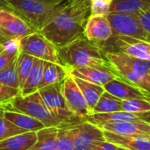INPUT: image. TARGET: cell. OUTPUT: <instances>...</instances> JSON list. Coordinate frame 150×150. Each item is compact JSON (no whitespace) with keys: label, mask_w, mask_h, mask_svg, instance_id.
Here are the masks:
<instances>
[{"label":"cell","mask_w":150,"mask_h":150,"mask_svg":"<svg viewBox=\"0 0 150 150\" xmlns=\"http://www.w3.org/2000/svg\"><path fill=\"white\" fill-rule=\"evenodd\" d=\"M91 15H107L112 0H89Z\"/></svg>","instance_id":"32"},{"label":"cell","mask_w":150,"mask_h":150,"mask_svg":"<svg viewBox=\"0 0 150 150\" xmlns=\"http://www.w3.org/2000/svg\"><path fill=\"white\" fill-rule=\"evenodd\" d=\"M0 41H1V40H0Z\"/></svg>","instance_id":"42"},{"label":"cell","mask_w":150,"mask_h":150,"mask_svg":"<svg viewBox=\"0 0 150 150\" xmlns=\"http://www.w3.org/2000/svg\"><path fill=\"white\" fill-rule=\"evenodd\" d=\"M105 52L119 51L150 62V40L129 37H112L99 44Z\"/></svg>","instance_id":"9"},{"label":"cell","mask_w":150,"mask_h":150,"mask_svg":"<svg viewBox=\"0 0 150 150\" xmlns=\"http://www.w3.org/2000/svg\"><path fill=\"white\" fill-rule=\"evenodd\" d=\"M116 150H129V149H124V148H121V147H117V149Z\"/></svg>","instance_id":"39"},{"label":"cell","mask_w":150,"mask_h":150,"mask_svg":"<svg viewBox=\"0 0 150 150\" xmlns=\"http://www.w3.org/2000/svg\"><path fill=\"white\" fill-rule=\"evenodd\" d=\"M105 56L120 78L150 93V62L119 51L105 52Z\"/></svg>","instance_id":"3"},{"label":"cell","mask_w":150,"mask_h":150,"mask_svg":"<svg viewBox=\"0 0 150 150\" xmlns=\"http://www.w3.org/2000/svg\"><path fill=\"white\" fill-rule=\"evenodd\" d=\"M5 40H1L0 41V53L2 52V50L4 49V42Z\"/></svg>","instance_id":"38"},{"label":"cell","mask_w":150,"mask_h":150,"mask_svg":"<svg viewBox=\"0 0 150 150\" xmlns=\"http://www.w3.org/2000/svg\"><path fill=\"white\" fill-rule=\"evenodd\" d=\"M62 93L69 111L79 120L83 121L86 120L91 112L71 75H69L62 83Z\"/></svg>","instance_id":"10"},{"label":"cell","mask_w":150,"mask_h":150,"mask_svg":"<svg viewBox=\"0 0 150 150\" xmlns=\"http://www.w3.org/2000/svg\"><path fill=\"white\" fill-rule=\"evenodd\" d=\"M20 94L19 89L11 88L0 83V105L10 101L13 98Z\"/></svg>","instance_id":"33"},{"label":"cell","mask_w":150,"mask_h":150,"mask_svg":"<svg viewBox=\"0 0 150 150\" xmlns=\"http://www.w3.org/2000/svg\"><path fill=\"white\" fill-rule=\"evenodd\" d=\"M140 22L150 39V9L139 16Z\"/></svg>","instance_id":"35"},{"label":"cell","mask_w":150,"mask_h":150,"mask_svg":"<svg viewBox=\"0 0 150 150\" xmlns=\"http://www.w3.org/2000/svg\"><path fill=\"white\" fill-rule=\"evenodd\" d=\"M105 91L121 100L134 98H150V93L133 85L121 78H115L104 85Z\"/></svg>","instance_id":"15"},{"label":"cell","mask_w":150,"mask_h":150,"mask_svg":"<svg viewBox=\"0 0 150 150\" xmlns=\"http://www.w3.org/2000/svg\"><path fill=\"white\" fill-rule=\"evenodd\" d=\"M117 147L118 146H116L115 144L105 140L102 142H96L89 150H116Z\"/></svg>","instance_id":"34"},{"label":"cell","mask_w":150,"mask_h":150,"mask_svg":"<svg viewBox=\"0 0 150 150\" xmlns=\"http://www.w3.org/2000/svg\"><path fill=\"white\" fill-rule=\"evenodd\" d=\"M0 107L4 111L20 112L40 121L45 127H59L58 122L46 107L39 91L29 95H18Z\"/></svg>","instance_id":"5"},{"label":"cell","mask_w":150,"mask_h":150,"mask_svg":"<svg viewBox=\"0 0 150 150\" xmlns=\"http://www.w3.org/2000/svg\"><path fill=\"white\" fill-rule=\"evenodd\" d=\"M83 35L91 41L101 44L112 36V29L106 15H90Z\"/></svg>","instance_id":"13"},{"label":"cell","mask_w":150,"mask_h":150,"mask_svg":"<svg viewBox=\"0 0 150 150\" xmlns=\"http://www.w3.org/2000/svg\"><path fill=\"white\" fill-rule=\"evenodd\" d=\"M44 67H45V61L38 58H34L32 70L28 77L26 78L23 87L20 90V95L25 96L39 91L42 80Z\"/></svg>","instance_id":"22"},{"label":"cell","mask_w":150,"mask_h":150,"mask_svg":"<svg viewBox=\"0 0 150 150\" xmlns=\"http://www.w3.org/2000/svg\"><path fill=\"white\" fill-rule=\"evenodd\" d=\"M34 62V57L19 52L17 60V72L19 82V89L23 87L26 78L28 77Z\"/></svg>","instance_id":"28"},{"label":"cell","mask_w":150,"mask_h":150,"mask_svg":"<svg viewBox=\"0 0 150 150\" xmlns=\"http://www.w3.org/2000/svg\"><path fill=\"white\" fill-rule=\"evenodd\" d=\"M74 77V76H73ZM76 84L78 85L86 103L87 105L91 111V112L92 113V110L95 107V105H97L98 99L100 98V97L102 96V94L105 91L104 86L101 85H98L92 83H90L88 81L77 78V77H74Z\"/></svg>","instance_id":"24"},{"label":"cell","mask_w":150,"mask_h":150,"mask_svg":"<svg viewBox=\"0 0 150 150\" xmlns=\"http://www.w3.org/2000/svg\"><path fill=\"white\" fill-rule=\"evenodd\" d=\"M106 16L112 29V37H129L150 40L140 22L139 17L120 12H109Z\"/></svg>","instance_id":"8"},{"label":"cell","mask_w":150,"mask_h":150,"mask_svg":"<svg viewBox=\"0 0 150 150\" xmlns=\"http://www.w3.org/2000/svg\"><path fill=\"white\" fill-rule=\"evenodd\" d=\"M69 73L74 77H77L101 86H104L115 78H120L112 67H84L70 69L69 70Z\"/></svg>","instance_id":"14"},{"label":"cell","mask_w":150,"mask_h":150,"mask_svg":"<svg viewBox=\"0 0 150 150\" xmlns=\"http://www.w3.org/2000/svg\"><path fill=\"white\" fill-rule=\"evenodd\" d=\"M90 15L89 0H68L40 32L56 47H60L83 35Z\"/></svg>","instance_id":"1"},{"label":"cell","mask_w":150,"mask_h":150,"mask_svg":"<svg viewBox=\"0 0 150 150\" xmlns=\"http://www.w3.org/2000/svg\"><path fill=\"white\" fill-rule=\"evenodd\" d=\"M69 75V70L62 64L45 62V67H44L43 76L40 85V89L48 85L60 83L63 82V80Z\"/></svg>","instance_id":"21"},{"label":"cell","mask_w":150,"mask_h":150,"mask_svg":"<svg viewBox=\"0 0 150 150\" xmlns=\"http://www.w3.org/2000/svg\"><path fill=\"white\" fill-rule=\"evenodd\" d=\"M43 1H48V2H55V1H60V0H43Z\"/></svg>","instance_id":"41"},{"label":"cell","mask_w":150,"mask_h":150,"mask_svg":"<svg viewBox=\"0 0 150 150\" xmlns=\"http://www.w3.org/2000/svg\"><path fill=\"white\" fill-rule=\"evenodd\" d=\"M122 100L112 95L111 93L105 91L97 105L92 110V113H107L122 111L121 107ZM91 113V114H92Z\"/></svg>","instance_id":"26"},{"label":"cell","mask_w":150,"mask_h":150,"mask_svg":"<svg viewBox=\"0 0 150 150\" xmlns=\"http://www.w3.org/2000/svg\"><path fill=\"white\" fill-rule=\"evenodd\" d=\"M56 48L60 64L68 70L84 67H111L102 47L84 35Z\"/></svg>","instance_id":"2"},{"label":"cell","mask_w":150,"mask_h":150,"mask_svg":"<svg viewBox=\"0 0 150 150\" xmlns=\"http://www.w3.org/2000/svg\"><path fill=\"white\" fill-rule=\"evenodd\" d=\"M62 83L48 85L38 91L46 107L58 122L59 127L83 121L76 118L68 108L62 93Z\"/></svg>","instance_id":"6"},{"label":"cell","mask_w":150,"mask_h":150,"mask_svg":"<svg viewBox=\"0 0 150 150\" xmlns=\"http://www.w3.org/2000/svg\"><path fill=\"white\" fill-rule=\"evenodd\" d=\"M18 55L0 70V83L15 89H19V82L17 72Z\"/></svg>","instance_id":"27"},{"label":"cell","mask_w":150,"mask_h":150,"mask_svg":"<svg viewBox=\"0 0 150 150\" xmlns=\"http://www.w3.org/2000/svg\"><path fill=\"white\" fill-rule=\"evenodd\" d=\"M8 39L6 38V36L3 33V32L0 30V40H7Z\"/></svg>","instance_id":"37"},{"label":"cell","mask_w":150,"mask_h":150,"mask_svg":"<svg viewBox=\"0 0 150 150\" xmlns=\"http://www.w3.org/2000/svg\"><path fill=\"white\" fill-rule=\"evenodd\" d=\"M4 116L13 125L25 132H38L45 128V126L38 120L20 112L4 110Z\"/></svg>","instance_id":"23"},{"label":"cell","mask_w":150,"mask_h":150,"mask_svg":"<svg viewBox=\"0 0 150 150\" xmlns=\"http://www.w3.org/2000/svg\"><path fill=\"white\" fill-rule=\"evenodd\" d=\"M149 9L150 0H112L109 12H120L139 17Z\"/></svg>","instance_id":"19"},{"label":"cell","mask_w":150,"mask_h":150,"mask_svg":"<svg viewBox=\"0 0 150 150\" xmlns=\"http://www.w3.org/2000/svg\"><path fill=\"white\" fill-rule=\"evenodd\" d=\"M104 131L120 135L150 138V124L144 121H126L114 124H105L100 127Z\"/></svg>","instance_id":"16"},{"label":"cell","mask_w":150,"mask_h":150,"mask_svg":"<svg viewBox=\"0 0 150 150\" xmlns=\"http://www.w3.org/2000/svg\"><path fill=\"white\" fill-rule=\"evenodd\" d=\"M136 115H137V117L142 121H144V122H147V123H149L150 124V112L140 113V114H136Z\"/></svg>","instance_id":"36"},{"label":"cell","mask_w":150,"mask_h":150,"mask_svg":"<svg viewBox=\"0 0 150 150\" xmlns=\"http://www.w3.org/2000/svg\"><path fill=\"white\" fill-rule=\"evenodd\" d=\"M0 30L8 40L21 39L37 30L15 12L0 8Z\"/></svg>","instance_id":"11"},{"label":"cell","mask_w":150,"mask_h":150,"mask_svg":"<svg viewBox=\"0 0 150 150\" xmlns=\"http://www.w3.org/2000/svg\"><path fill=\"white\" fill-rule=\"evenodd\" d=\"M74 150H89L98 142L105 141L104 130L86 120L72 125Z\"/></svg>","instance_id":"12"},{"label":"cell","mask_w":150,"mask_h":150,"mask_svg":"<svg viewBox=\"0 0 150 150\" xmlns=\"http://www.w3.org/2000/svg\"><path fill=\"white\" fill-rule=\"evenodd\" d=\"M122 111L140 114L150 112V98H134L128 100H122Z\"/></svg>","instance_id":"29"},{"label":"cell","mask_w":150,"mask_h":150,"mask_svg":"<svg viewBox=\"0 0 150 150\" xmlns=\"http://www.w3.org/2000/svg\"><path fill=\"white\" fill-rule=\"evenodd\" d=\"M22 133H25V131L6 120L4 116V110L0 107V141Z\"/></svg>","instance_id":"31"},{"label":"cell","mask_w":150,"mask_h":150,"mask_svg":"<svg viewBox=\"0 0 150 150\" xmlns=\"http://www.w3.org/2000/svg\"><path fill=\"white\" fill-rule=\"evenodd\" d=\"M68 0L48 2L43 0H4L3 8L11 11L40 32L64 6Z\"/></svg>","instance_id":"4"},{"label":"cell","mask_w":150,"mask_h":150,"mask_svg":"<svg viewBox=\"0 0 150 150\" xmlns=\"http://www.w3.org/2000/svg\"><path fill=\"white\" fill-rule=\"evenodd\" d=\"M3 3H4V0H0V8H3Z\"/></svg>","instance_id":"40"},{"label":"cell","mask_w":150,"mask_h":150,"mask_svg":"<svg viewBox=\"0 0 150 150\" xmlns=\"http://www.w3.org/2000/svg\"><path fill=\"white\" fill-rule=\"evenodd\" d=\"M56 141L58 150H74L72 125L57 127Z\"/></svg>","instance_id":"30"},{"label":"cell","mask_w":150,"mask_h":150,"mask_svg":"<svg viewBox=\"0 0 150 150\" xmlns=\"http://www.w3.org/2000/svg\"><path fill=\"white\" fill-rule=\"evenodd\" d=\"M19 49L20 52L29 54L34 58H38L45 62L60 63L56 47L40 32L37 31L21 38L19 40Z\"/></svg>","instance_id":"7"},{"label":"cell","mask_w":150,"mask_h":150,"mask_svg":"<svg viewBox=\"0 0 150 150\" xmlns=\"http://www.w3.org/2000/svg\"><path fill=\"white\" fill-rule=\"evenodd\" d=\"M37 142V132H25L0 141V150H28Z\"/></svg>","instance_id":"20"},{"label":"cell","mask_w":150,"mask_h":150,"mask_svg":"<svg viewBox=\"0 0 150 150\" xmlns=\"http://www.w3.org/2000/svg\"><path fill=\"white\" fill-rule=\"evenodd\" d=\"M136 114L124 111L107 112V113H92L86 119V121L100 127L105 124H114L126 121H140Z\"/></svg>","instance_id":"18"},{"label":"cell","mask_w":150,"mask_h":150,"mask_svg":"<svg viewBox=\"0 0 150 150\" xmlns=\"http://www.w3.org/2000/svg\"><path fill=\"white\" fill-rule=\"evenodd\" d=\"M57 127H45L37 132V142L28 150H58Z\"/></svg>","instance_id":"25"},{"label":"cell","mask_w":150,"mask_h":150,"mask_svg":"<svg viewBox=\"0 0 150 150\" xmlns=\"http://www.w3.org/2000/svg\"><path fill=\"white\" fill-rule=\"evenodd\" d=\"M105 139L115 144L129 150H150V138L149 137H134L113 134L104 131Z\"/></svg>","instance_id":"17"}]
</instances>
